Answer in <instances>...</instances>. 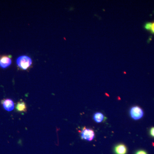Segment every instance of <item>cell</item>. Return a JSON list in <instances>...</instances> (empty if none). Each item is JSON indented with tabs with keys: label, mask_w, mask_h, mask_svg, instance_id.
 <instances>
[{
	"label": "cell",
	"mask_w": 154,
	"mask_h": 154,
	"mask_svg": "<svg viewBox=\"0 0 154 154\" xmlns=\"http://www.w3.org/2000/svg\"><path fill=\"white\" fill-rule=\"evenodd\" d=\"M17 63L20 68L25 70L29 68L32 64V60L27 56H21L17 59Z\"/></svg>",
	"instance_id": "obj_1"
},
{
	"label": "cell",
	"mask_w": 154,
	"mask_h": 154,
	"mask_svg": "<svg viewBox=\"0 0 154 154\" xmlns=\"http://www.w3.org/2000/svg\"><path fill=\"white\" fill-rule=\"evenodd\" d=\"M131 117L134 120H137L143 117L144 112L141 108L137 106H133L130 110Z\"/></svg>",
	"instance_id": "obj_2"
},
{
	"label": "cell",
	"mask_w": 154,
	"mask_h": 154,
	"mask_svg": "<svg viewBox=\"0 0 154 154\" xmlns=\"http://www.w3.org/2000/svg\"><path fill=\"white\" fill-rule=\"evenodd\" d=\"M95 133L93 130L84 128L81 133L82 139L88 141L93 140L95 137Z\"/></svg>",
	"instance_id": "obj_3"
},
{
	"label": "cell",
	"mask_w": 154,
	"mask_h": 154,
	"mask_svg": "<svg viewBox=\"0 0 154 154\" xmlns=\"http://www.w3.org/2000/svg\"><path fill=\"white\" fill-rule=\"evenodd\" d=\"M113 152L115 154H127V148L124 144H118L114 147Z\"/></svg>",
	"instance_id": "obj_4"
},
{
	"label": "cell",
	"mask_w": 154,
	"mask_h": 154,
	"mask_svg": "<svg viewBox=\"0 0 154 154\" xmlns=\"http://www.w3.org/2000/svg\"><path fill=\"white\" fill-rule=\"evenodd\" d=\"M3 107L5 110L8 111H11L14 110V103L13 100L10 99H6L3 100L2 102Z\"/></svg>",
	"instance_id": "obj_5"
},
{
	"label": "cell",
	"mask_w": 154,
	"mask_h": 154,
	"mask_svg": "<svg viewBox=\"0 0 154 154\" xmlns=\"http://www.w3.org/2000/svg\"><path fill=\"white\" fill-rule=\"evenodd\" d=\"M12 61L8 56H3L0 58V66L2 68H6L11 65Z\"/></svg>",
	"instance_id": "obj_6"
},
{
	"label": "cell",
	"mask_w": 154,
	"mask_h": 154,
	"mask_svg": "<svg viewBox=\"0 0 154 154\" xmlns=\"http://www.w3.org/2000/svg\"><path fill=\"white\" fill-rule=\"evenodd\" d=\"M16 110L18 112H26L27 110V107L25 102L23 101L18 102L17 106H16Z\"/></svg>",
	"instance_id": "obj_7"
},
{
	"label": "cell",
	"mask_w": 154,
	"mask_h": 154,
	"mask_svg": "<svg viewBox=\"0 0 154 154\" xmlns=\"http://www.w3.org/2000/svg\"><path fill=\"white\" fill-rule=\"evenodd\" d=\"M93 118H94V121L97 123L102 122L105 118L104 115L100 112H96L94 114Z\"/></svg>",
	"instance_id": "obj_8"
},
{
	"label": "cell",
	"mask_w": 154,
	"mask_h": 154,
	"mask_svg": "<svg viewBox=\"0 0 154 154\" xmlns=\"http://www.w3.org/2000/svg\"><path fill=\"white\" fill-rule=\"evenodd\" d=\"M152 25V22H146V23H145V24L144 27V28L146 30H150V31L151 29Z\"/></svg>",
	"instance_id": "obj_9"
},
{
	"label": "cell",
	"mask_w": 154,
	"mask_h": 154,
	"mask_svg": "<svg viewBox=\"0 0 154 154\" xmlns=\"http://www.w3.org/2000/svg\"><path fill=\"white\" fill-rule=\"evenodd\" d=\"M134 154H148L147 152L143 150H139L135 153Z\"/></svg>",
	"instance_id": "obj_10"
},
{
	"label": "cell",
	"mask_w": 154,
	"mask_h": 154,
	"mask_svg": "<svg viewBox=\"0 0 154 154\" xmlns=\"http://www.w3.org/2000/svg\"><path fill=\"white\" fill-rule=\"evenodd\" d=\"M149 134L152 137L154 138V127H152L150 128Z\"/></svg>",
	"instance_id": "obj_11"
},
{
	"label": "cell",
	"mask_w": 154,
	"mask_h": 154,
	"mask_svg": "<svg viewBox=\"0 0 154 154\" xmlns=\"http://www.w3.org/2000/svg\"><path fill=\"white\" fill-rule=\"evenodd\" d=\"M150 31L152 34H154V22L152 23L151 29Z\"/></svg>",
	"instance_id": "obj_12"
}]
</instances>
